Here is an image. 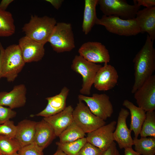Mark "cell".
<instances>
[{"label": "cell", "mask_w": 155, "mask_h": 155, "mask_svg": "<svg viewBox=\"0 0 155 155\" xmlns=\"http://www.w3.org/2000/svg\"><path fill=\"white\" fill-rule=\"evenodd\" d=\"M153 42L147 35L144 44L133 59L135 71L134 82L131 91L132 94L153 75L155 70V50Z\"/></svg>", "instance_id": "obj_1"}, {"label": "cell", "mask_w": 155, "mask_h": 155, "mask_svg": "<svg viewBox=\"0 0 155 155\" xmlns=\"http://www.w3.org/2000/svg\"><path fill=\"white\" fill-rule=\"evenodd\" d=\"M57 23L53 18L32 15L29 22L24 25L22 29L25 36L44 45L48 42Z\"/></svg>", "instance_id": "obj_2"}, {"label": "cell", "mask_w": 155, "mask_h": 155, "mask_svg": "<svg viewBox=\"0 0 155 155\" xmlns=\"http://www.w3.org/2000/svg\"><path fill=\"white\" fill-rule=\"evenodd\" d=\"M25 63L18 44H13L5 49L2 61L1 78L13 82L22 71Z\"/></svg>", "instance_id": "obj_3"}, {"label": "cell", "mask_w": 155, "mask_h": 155, "mask_svg": "<svg viewBox=\"0 0 155 155\" xmlns=\"http://www.w3.org/2000/svg\"><path fill=\"white\" fill-rule=\"evenodd\" d=\"M95 24L102 26L109 32L120 36H135L140 33L135 18L124 20L118 17L103 15L101 18H97Z\"/></svg>", "instance_id": "obj_4"}, {"label": "cell", "mask_w": 155, "mask_h": 155, "mask_svg": "<svg viewBox=\"0 0 155 155\" xmlns=\"http://www.w3.org/2000/svg\"><path fill=\"white\" fill-rule=\"evenodd\" d=\"M53 50L58 53L70 52L75 47L71 25L57 22L48 40Z\"/></svg>", "instance_id": "obj_5"}, {"label": "cell", "mask_w": 155, "mask_h": 155, "mask_svg": "<svg viewBox=\"0 0 155 155\" xmlns=\"http://www.w3.org/2000/svg\"><path fill=\"white\" fill-rule=\"evenodd\" d=\"M102 67L101 65L89 62L79 55L75 56L71 68L82 76V84L80 90V94L86 96L90 94L96 73Z\"/></svg>", "instance_id": "obj_6"}, {"label": "cell", "mask_w": 155, "mask_h": 155, "mask_svg": "<svg viewBox=\"0 0 155 155\" xmlns=\"http://www.w3.org/2000/svg\"><path fill=\"white\" fill-rule=\"evenodd\" d=\"M133 2L134 4L131 5L125 0H98V4L104 15L128 20L135 18L140 7L135 0Z\"/></svg>", "instance_id": "obj_7"}, {"label": "cell", "mask_w": 155, "mask_h": 155, "mask_svg": "<svg viewBox=\"0 0 155 155\" xmlns=\"http://www.w3.org/2000/svg\"><path fill=\"white\" fill-rule=\"evenodd\" d=\"M74 121L86 133L91 132L106 124L104 120L95 115L83 102L79 100L73 112Z\"/></svg>", "instance_id": "obj_8"}, {"label": "cell", "mask_w": 155, "mask_h": 155, "mask_svg": "<svg viewBox=\"0 0 155 155\" xmlns=\"http://www.w3.org/2000/svg\"><path fill=\"white\" fill-rule=\"evenodd\" d=\"M78 98L86 103L93 114L104 121L110 117L113 113V105L106 94L94 93L92 96L80 94Z\"/></svg>", "instance_id": "obj_9"}, {"label": "cell", "mask_w": 155, "mask_h": 155, "mask_svg": "<svg viewBox=\"0 0 155 155\" xmlns=\"http://www.w3.org/2000/svg\"><path fill=\"white\" fill-rule=\"evenodd\" d=\"M117 122L113 121L87 133V142L104 151L114 142V132Z\"/></svg>", "instance_id": "obj_10"}, {"label": "cell", "mask_w": 155, "mask_h": 155, "mask_svg": "<svg viewBox=\"0 0 155 155\" xmlns=\"http://www.w3.org/2000/svg\"><path fill=\"white\" fill-rule=\"evenodd\" d=\"M79 55L86 60L93 63H108L110 57L105 46L97 42L84 43L78 50Z\"/></svg>", "instance_id": "obj_11"}, {"label": "cell", "mask_w": 155, "mask_h": 155, "mask_svg": "<svg viewBox=\"0 0 155 155\" xmlns=\"http://www.w3.org/2000/svg\"><path fill=\"white\" fill-rule=\"evenodd\" d=\"M139 107L146 112L155 109V75H153L134 93Z\"/></svg>", "instance_id": "obj_12"}, {"label": "cell", "mask_w": 155, "mask_h": 155, "mask_svg": "<svg viewBox=\"0 0 155 155\" xmlns=\"http://www.w3.org/2000/svg\"><path fill=\"white\" fill-rule=\"evenodd\" d=\"M129 115V112L127 110L123 108H121L114 132V141L117 143L120 149L132 147L133 145L131 131L128 128L126 123L127 118Z\"/></svg>", "instance_id": "obj_13"}, {"label": "cell", "mask_w": 155, "mask_h": 155, "mask_svg": "<svg viewBox=\"0 0 155 155\" xmlns=\"http://www.w3.org/2000/svg\"><path fill=\"white\" fill-rule=\"evenodd\" d=\"M119 78L115 67L107 63L99 69L95 77L93 85L100 91H106L113 88L117 85Z\"/></svg>", "instance_id": "obj_14"}, {"label": "cell", "mask_w": 155, "mask_h": 155, "mask_svg": "<svg viewBox=\"0 0 155 155\" xmlns=\"http://www.w3.org/2000/svg\"><path fill=\"white\" fill-rule=\"evenodd\" d=\"M18 44L25 63L38 61L44 55V45L25 36L20 39Z\"/></svg>", "instance_id": "obj_15"}, {"label": "cell", "mask_w": 155, "mask_h": 155, "mask_svg": "<svg viewBox=\"0 0 155 155\" xmlns=\"http://www.w3.org/2000/svg\"><path fill=\"white\" fill-rule=\"evenodd\" d=\"M26 86L23 84L14 86L9 92H0V105L12 109L24 106L26 101Z\"/></svg>", "instance_id": "obj_16"}, {"label": "cell", "mask_w": 155, "mask_h": 155, "mask_svg": "<svg viewBox=\"0 0 155 155\" xmlns=\"http://www.w3.org/2000/svg\"><path fill=\"white\" fill-rule=\"evenodd\" d=\"M69 92V89L67 87L64 86L58 94L46 98V99L47 101L46 106L34 116L47 117L63 111L66 107V100Z\"/></svg>", "instance_id": "obj_17"}, {"label": "cell", "mask_w": 155, "mask_h": 155, "mask_svg": "<svg viewBox=\"0 0 155 155\" xmlns=\"http://www.w3.org/2000/svg\"><path fill=\"white\" fill-rule=\"evenodd\" d=\"M73 109L72 106L69 105L59 113L43 118L52 127L56 136L58 137L73 121Z\"/></svg>", "instance_id": "obj_18"}, {"label": "cell", "mask_w": 155, "mask_h": 155, "mask_svg": "<svg viewBox=\"0 0 155 155\" xmlns=\"http://www.w3.org/2000/svg\"><path fill=\"white\" fill-rule=\"evenodd\" d=\"M135 18L138 23L140 33H147L154 41L155 39V6L139 10Z\"/></svg>", "instance_id": "obj_19"}, {"label": "cell", "mask_w": 155, "mask_h": 155, "mask_svg": "<svg viewBox=\"0 0 155 155\" xmlns=\"http://www.w3.org/2000/svg\"><path fill=\"white\" fill-rule=\"evenodd\" d=\"M36 123L35 121L25 119L16 125L15 138L22 147L34 142Z\"/></svg>", "instance_id": "obj_20"}, {"label": "cell", "mask_w": 155, "mask_h": 155, "mask_svg": "<svg viewBox=\"0 0 155 155\" xmlns=\"http://www.w3.org/2000/svg\"><path fill=\"white\" fill-rule=\"evenodd\" d=\"M56 137L50 125L43 119L37 122L34 142L43 150Z\"/></svg>", "instance_id": "obj_21"}, {"label": "cell", "mask_w": 155, "mask_h": 155, "mask_svg": "<svg viewBox=\"0 0 155 155\" xmlns=\"http://www.w3.org/2000/svg\"><path fill=\"white\" fill-rule=\"evenodd\" d=\"M123 105L129 110L131 115L130 129L133 131L134 137L138 138L146 118V112L127 99L124 100Z\"/></svg>", "instance_id": "obj_22"}, {"label": "cell", "mask_w": 155, "mask_h": 155, "mask_svg": "<svg viewBox=\"0 0 155 155\" xmlns=\"http://www.w3.org/2000/svg\"><path fill=\"white\" fill-rule=\"evenodd\" d=\"M98 0H85L82 30L85 35L88 34L95 24L97 17L96 8Z\"/></svg>", "instance_id": "obj_23"}, {"label": "cell", "mask_w": 155, "mask_h": 155, "mask_svg": "<svg viewBox=\"0 0 155 155\" xmlns=\"http://www.w3.org/2000/svg\"><path fill=\"white\" fill-rule=\"evenodd\" d=\"M133 145L136 151L141 155H155V137H134Z\"/></svg>", "instance_id": "obj_24"}, {"label": "cell", "mask_w": 155, "mask_h": 155, "mask_svg": "<svg viewBox=\"0 0 155 155\" xmlns=\"http://www.w3.org/2000/svg\"><path fill=\"white\" fill-rule=\"evenodd\" d=\"M15 30L11 13L6 10L0 9V37L10 36L14 33Z\"/></svg>", "instance_id": "obj_25"}, {"label": "cell", "mask_w": 155, "mask_h": 155, "mask_svg": "<svg viewBox=\"0 0 155 155\" xmlns=\"http://www.w3.org/2000/svg\"><path fill=\"white\" fill-rule=\"evenodd\" d=\"M86 133L74 121L59 136L60 143L74 141L85 137Z\"/></svg>", "instance_id": "obj_26"}, {"label": "cell", "mask_w": 155, "mask_h": 155, "mask_svg": "<svg viewBox=\"0 0 155 155\" xmlns=\"http://www.w3.org/2000/svg\"><path fill=\"white\" fill-rule=\"evenodd\" d=\"M22 147L15 138L0 135V154L12 155L17 153Z\"/></svg>", "instance_id": "obj_27"}, {"label": "cell", "mask_w": 155, "mask_h": 155, "mask_svg": "<svg viewBox=\"0 0 155 155\" xmlns=\"http://www.w3.org/2000/svg\"><path fill=\"white\" fill-rule=\"evenodd\" d=\"M87 142L86 137L72 142L62 143L56 142L58 148L67 155H77L79 151Z\"/></svg>", "instance_id": "obj_28"}, {"label": "cell", "mask_w": 155, "mask_h": 155, "mask_svg": "<svg viewBox=\"0 0 155 155\" xmlns=\"http://www.w3.org/2000/svg\"><path fill=\"white\" fill-rule=\"evenodd\" d=\"M141 137L148 136L155 137V112H146V118L142 124L140 134Z\"/></svg>", "instance_id": "obj_29"}, {"label": "cell", "mask_w": 155, "mask_h": 155, "mask_svg": "<svg viewBox=\"0 0 155 155\" xmlns=\"http://www.w3.org/2000/svg\"><path fill=\"white\" fill-rule=\"evenodd\" d=\"M43 150L33 142L22 147L17 153L19 155H44Z\"/></svg>", "instance_id": "obj_30"}, {"label": "cell", "mask_w": 155, "mask_h": 155, "mask_svg": "<svg viewBox=\"0 0 155 155\" xmlns=\"http://www.w3.org/2000/svg\"><path fill=\"white\" fill-rule=\"evenodd\" d=\"M16 131V126L13 121L10 120L0 124V135L15 138Z\"/></svg>", "instance_id": "obj_31"}, {"label": "cell", "mask_w": 155, "mask_h": 155, "mask_svg": "<svg viewBox=\"0 0 155 155\" xmlns=\"http://www.w3.org/2000/svg\"><path fill=\"white\" fill-rule=\"evenodd\" d=\"M104 151L87 142L77 155H102Z\"/></svg>", "instance_id": "obj_32"}, {"label": "cell", "mask_w": 155, "mask_h": 155, "mask_svg": "<svg viewBox=\"0 0 155 155\" xmlns=\"http://www.w3.org/2000/svg\"><path fill=\"white\" fill-rule=\"evenodd\" d=\"M16 111L9 108L0 105V124H3L16 117Z\"/></svg>", "instance_id": "obj_33"}, {"label": "cell", "mask_w": 155, "mask_h": 155, "mask_svg": "<svg viewBox=\"0 0 155 155\" xmlns=\"http://www.w3.org/2000/svg\"><path fill=\"white\" fill-rule=\"evenodd\" d=\"M102 155H120L117 149L116 143L114 142L106 150L104 151Z\"/></svg>", "instance_id": "obj_34"}, {"label": "cell", "mask_w": 155, "mask_h": 155, "mask_svg": "<svg viewBox=\"0 0 155 155\" xmlns=\"http://www.w3.org/2000/svg\"><path fill=\"white\" fill-rule=\"evenodd\" d=\"M137 5L140 7L143 6L146 8L155 6V0H135Z\"/></svg>", "instance_id": "obj_35"}, {"label": "cell", "mask_w": 155, "mask_h": 155, "mask_svg": "<svg viewBox=\"0 0 155 155\" xmlns=\"http://www.w3.org/2000/svg\"><path fill=\"white\" fill-rule=\"evenodd\" d=\"M45 1L50 3L57 9H58L60 7L64 1L63 0H46Z\"/></svg>", "instance_id": "obj_36"}, {"label": "cell", "mask_w": 155, "mask_h": 155, "mask_svg": "<svg viewBox=\"0 0 155 155\" xmlns=\"http://www.w3.org/2000/svg\"><path fill=\"white\" fill-rule=\"evenodd\" d=\"M13 1V0H2L0 3V9L6 11L9 5Z\"/></svg>", "instance_id": "obj_37"}, {"label": "cell", "mask_w": 155, "mask_h": 155, "mask_svg": "<svg viewBox=\"0 0 155 155\" xmlns=\"http://www.w3.org/2000/svg\"><path fill=\"white\" fill-rule=\"evenodd\" d=\"M124 155H141L138 152L134 150L132 147L125 148Z\"/></svg>", "instance_id": "obj_38"}, {"label": "cell", "mask_w": 155, "mask_h": 155, "mask_svg": "<svg viewBox=\"0 0 155 155\" xmlns=\"http://www.w3.org/2000/svg\"><path fill=\"white\" fill-rule=\"evenodd\" d=\"M5 49L0 42V79L1 78L2 70V61L4 55Z\"/></svg>", "instance_id": "obj_39"}, {"label": "cell", "mask_w": 155, "mask_h": 155, "mask_svg": "<svg viewBox=\"0 0 155 155\" xmlns=\"http://www.w3.org/2000/svg\"><path fill=\"white\" fill-rule=\"evenodd\" d=\"M52 155H67L59 148H57L55 152Z\"/></svg>", "instance_id": "obj_40"}, {"label": "cell", "mask_w": 155, "mask_h": 155, "mask_svg": "<svg viewBox=\"0 0 155 155\" xmlns=\"http://www.w3.org/2000/svg\"><path fill=\"white\" fill-rule=\"evenodd\" d=\"M12 155H19V154L18 153H16Z\"/></svg>", "instance_id": "obj_41"}, {"label": "cell", "mask_w": 155, "mask_h": 155, "mask_svg": "<svg viewBox=\"0 0 155 155\" xmlns=\"http://www.w3.org/2000/svg\"><path fill=\"white\" fill-rule=\"evenodd\" d=\"M0 155H4L0 154Z\"/></svg>", "instance_id": "obj_42"}]
</instances>
